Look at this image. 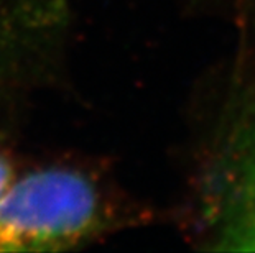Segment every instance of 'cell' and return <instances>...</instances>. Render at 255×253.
<instances>
[{
    "label": "cell",
    "instance_id": "1",
    "mask_svg": "<svg viewBox=\"0 0 255 253\" xmlns=\"http://www.w3.org/2000/svg\"><path fill=\"white\" fill-rule=\"evenodd\" d=\"M121 224L114 189L91 166L50 161L17 171L0 199V252H59Z\"/></svg>",
    "mask_w": 255,
    "mask_h": 253
},
{
    "label": "cell",
    "instance_id": "3",
    "mask_svg": "<svg viewBox=\"0 0 255 253\" xmlns=\"http://www.w3.org/2000/svg\"><path fill=\"white\" fill-rule=\"evenodd\" d=\"M20 43V18L10 0H0V69L10 61Z\"/></svg>",
    "mask_w": 255,
    "mask_h": 253
},
{
    "label": "cell",
    "instance_id": "2",
    "mask_svg": "<svg viewBox=\"0 0 255 253\" xmlns=\"http://www.w3.org/2000/svg\"><path fill=\"white\" fill-rule=\"evenodd\" d=\"M198 204L213 249L255 252V87L227 110L201 174Z\"/></svg>",
    "mask_w": 255,
    "mask_h": 253
},
{
    "label": "cell",
    "instance_id": "4",
    "mask_svg": "<svg viewBox=\"0 0 255 253\" xmlns=\"http://www.w3.org/2000/svg\"><path fill=\"white\" fill-rule=\"evenodd\" d=\"M17 171L18 166L13 161V158L8 155V152L0 148V199L5 194V191L8 189V186L12 184Z\"/></svg>",
    "mask_w": 255,
    "mask_h": 253
}]
</instances>
